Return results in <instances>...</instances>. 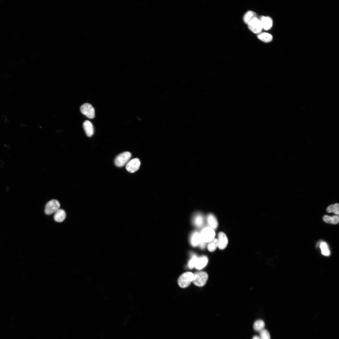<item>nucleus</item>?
Masks as SVG:
<instances>
[{
	"instance_id": "obj_22",
	"label": "nucleus",
	"mask_w": 339,
	"mask_h": 339,
	"mask_svg": "<svg viewBox=\"0 0 339 339\" xmlns=\"http://www.w3.org/2000/svg\"><path fill=\"white\" fill-rule=\"evenodd\" d=\"M322 254L325 256H329L330 252L328 246L326 243H322L320 245Z\"/></svg>"
},
{
	"instance_id": "obj_24",
	"label": "nucleus",
	"mask_w": 339,
	"mask_h": 339,
	"mask_svg": "<svg viewBox=\"0 0 339 339\" xmlns=\"http://www.w3.org/2000/svg\"><path fill=\"white\" fill-rule=\"evenodd\" d=\"M198 258L197 256L195 255H193L192 256L188 263V266L190 269H192L195 267Z\"/></svg>"
},
{
	"instance_id": "obj_26",
	"label": "nucleus",
	"mask_w": 339,
	"mask_h": 339,
	"mask_svg": "<svg viewBox=\"0 0 339 339\" xmlns=\"http://www.w3.org/2000/svg\"><path fill=\"white\" fill-rule=\"evenodd\" d=\"M206 243H205L202 240L200 243L199 245L201 249H204L206 246Z\"/></svg>"
},
{
	"instance_id": "obj_20",
	"label": "nucleus",
	"mask_w": 339,
	"mask_h": 339,
	"mask_svg": "<svg viewBox=\"0 0 339 339\" xmlns=\"http://www.w3.org/2000/svg\"><path fill=\"white\" fill-rule=\"evenodd\" d=\"M218 241L217 239H213L210 242H209L207 246L208 250L210 252H213L215 251L218 247Z\"/></svg>"
},
{
	"instance_id": "obj_5",
	"label": "nucleus",
	"mask_w": 339,
	"mask_h": 339,
	"mask_svg": "<svg viewBox=\"0 0 339 339\" xmlns=\"http://www.w3.org/2000/svg\"><path fill=\"white\" fill-rule=\"evenodd\" d=\"M131 156V153L129 152H125L119 154L115 159V165L119 167L123 166L128 163Z\"/></svg>"
},
{
	"instance_id": "obj_21",
	"label": "nucleus",
	"mask_w": 339,
	"mask_h": 339,
	"mask_svg": "<svg viewBox=\"0 0 339 339\" xmlns=\"http://www.w3.org/2000/svg\"><path fill=\"white\" fill-rule=\"evenodd\" d=\"M265 327V323L262 320H258L255 322L254 324V330L258 331H261L264 330Z\"/></svg>"
},
{
	"instance_id": "obj_23",
	"label": "nucleus",
	"mask_w": 339,
	"mask_h": 339,
	"mask_svg": "<svg viewBox=\"0 0 339 339\" xmlns=\"http://www.w3.org/2000/svg\"><path fill=\"white\" fill-rule=\"evenodd\" d=\"M328 213L333 212L337 215H339V205L338 204H336L329 206L326 209Z\"/></svg>"
},
{
	"instance_id": "obj_14",
	"label": "nucleus",
	"mask_w": 339,
	"mask_h": 339,
	"mask_svg": "<svg viewBox=\"0 0 339 339\" xmlns=\"http://www.w3.org/2000/svg\"><path fill=\"white\" fill-rule=\"evenodd\" d=\"M83 126L87 135L89 137L92 136L94 134V130L92 123L90 121L86 120L84 122Z\"/></svg>"
},
{
	"instance_id": "obj_12",
	"label": "nucleus",
	"mask_w": 339,
	"mask_h": 339,
	"mask_svg": "<svg viewBox=\"0 0 339 339\" xmlns=\"http://www.w3.org/2000/svg\"><path fill=\"white\" fill-rule=\"evenodd\" d=\"M208 262V258L206 256L201 257L198 258L195 267L197 269H202L206 266Z\"/></svg>"
},
{
	"instance_id": "obj_19",
	"label": "nucleus",
	"mask_w": 339,
	"mask_h": 339,
	"mask_svg": "<svg viewBox=\"0 0 339 339\" xmlns=\"http://www.w3.org/2000/svg\"><path fill=\"white\" fill-rule=\"evenodd\" d=\"M323 220L326 223L337 224L339 222V218L338 216H335L330 217L328 216H324L323 218Z\"/></svg>"
},
{
	"instance_id": "obj_16",
	"label": "nucleus",
	"mask_w": 339,
	"mask_h": 339,
	"mask_svg": "<svg viewBox=\"0 0 339 339\" xmlns=\"http://www.w3.org/2000/svg\"><path fill=\"white\" fill-rule=\"evenodd\" d=\"M207 221L210 228L213 230L216 229L218 227V221L214 215L212 214H209L207 217Z\"/></svg>"
},
{
	"instance_id": "obj_9",
	"label": "nucleus",
	"mask_w": 339,
	"mask_h": 339,
	"mask_svg": "<svg viewBox=\"0 0 339 339\" xmlns=\"http://www.w3.org/2000/svg\"><path fill=\"white\" fill-rule=\"evenodd\" d=\"M262 27L263 29L267 31L270 29L273 24L272 19L268 16H262L259 19Z\"/></svg>"
},
{
	"instance_id": "obj_27",
	"label": "nucleus",
	"mask_w": 339,
	"mask_h": 339,
	"mask_svg": "<svg viewBox=\"0 0 339 339\" xmlns=\"http://www.w3.org/2000/svg\"><path fill=\"white\" fill-rule=\"evenodd\" d=\"M253 339H261V338H260V337L258 336H256L254 337Z\"/></svg>"
},
{
	"instance_id": "obj_2",
	"label": "nucleus",
	"mask_w": 339,
	"mask_h": 339,
	"mask_svg": "<svg viewBox=\"0 0 339 339\" xmlns=\"http://www.w3.org/2000/svg\"><path fill=\"white\" fill-rule=\"evenodd\" d=\"M194 278V274L191 272H186L183 274L179 277L178 283L179 285L184 288L189 286L192 282Z\"/></svg>"
},
{
	"instance_id": "obj_6",
	"label": "nucleus",
	"mask_w": 339,
	"mask_h": 339,
	"mask_svg": "<svg viewBox=\"0 0 339 339\" xmlns=\"http://www.w3.org/2000/svg\"><path fill=\"white\" fill-rule=\"evenodd\" d=\"M247 24L249 29L255 34L260 33L263 29L261 21L257 17L251 21Z\"/></svg>"
},
{
	"instance_id": "obj_25",
	"label": "nucleus",
	"mask_w": 339,
	"mask_h": 339,
	"mask_svg": "<svg viewBox=\"0 0 339 339\" xmlns=\"http://www.w3.org/2000/svg\"><path fill=\"white\" fill-rule=\"evenodd\" d=\"M260 337L261 339H270V336L269 332L265 330L260 331Z\"/></svg>"
},
{
	"instance_id": "obj_18",
	"label": "nucleus",
	"mask_w": 339,
	"mask_h": 339,
	"mask_svg": "<svg viewBox=\"0 0 339 339\" xmlns=\"http://www.w3.org/2000/svg\"><path fill=\"white\" fill-rule=\"evenodd\" d=\"M257 17V14L253 11H249L245 14L243 17L244 22L248 24L251 21Z\"/></svg>"
},
{
	"instance_id": "obj_15",
	"label": "nucleus",
	"mask_w": 339,
	"mask_h": 339,
	"mask_svg": "<svg viewBox=\"0 0 339 339\" xmlns=\"http://www.w3.org/2000/svg\"><path fill=\"white\" fill-rule=\"evenodd\" d=\"M66 216L65 211L62 209H59L55 213L54 217L55 220L58 222H61L65 220Z\"/></svg>"
},
{
	"instance_id": "obj_7",
	"label": "nucleus",
	"mask_w": 339,
	"mask_h": 339,
	"mask_svg": "<svg viewBox=\"0 0 339 339\" xmlns=\"http://www.w3.org/2000/svg\"><path fill=\"white\" fill-rule=\"evenodd\" d=\"M81 111L83 114L87 117L91 119L95 117V110L93 106L90 104L86 103L81 107Z\"/></svg>"
},
{
	"instance_id": "obj_4",
	"label": "nucleus",
	"mask_w": 339,
	"mask_h": 339,
	"mask_svg": "<svg viewBox=\"0 0 339 339\" xmlns=\"http://www.w3.org/2000/svg\"><path fill=\"white\" fill-rule=\"evenodd\" d=\"M60 205L58 201L55 199L50 200L46 205L45 212L46 214L49 215L55 213L60 207Z\"/></svg>"
},
{
	"instance_id": "obj_10",
	"label": "nucleus",
	"mask_w": 339,
	"mask_h": 339,
	"mask_svg": "<svg viewBox=\"0 0 339 339\" xmlns=\"http://www.w3.org/2000/svg\"><path fill=\"white\" fill-rule=\"evenodd\" d=\"M218 247L220 250L224 249L228 244V238L227 235L223 232H220L218 235Z\"/></svg>"
},
{
	"instance_id": "obj_1",
	"label": "nucleus",
	"mask_w": 339,
	"mask_h": 339,
	"mask_svg": "<svg viewBox=\"0 0 339 339\" xmlns=\"http://www.w3.org/2000/svg\"><path fill=\"white\" fill-rule=\"evenodd\" d=\"M194 278L192 281L195 285L202 287L206 283L208 279V275L205 272L201 271L194 274Z\"/></svg>"
},
{
	"instance_id": "obj_17",
	"label": "nucleus",
	"mask_w": 339,
	"mask_h": 339,
	"mask_svg": "<svg viewBox=\"0 0 339 339\" xmlns=\"http://www.w3.org/2000/svg\"><path fill=\"white\" fill-rule=\"evenodd\" d=\"M258 37L260 40L266 43H270L273 40L272 35L266 32L260 33L258 35Z\"/></svg>"
},
{
	"instance_id": "obj_11",
	"label": "nucleus",
	"mask_w": 339,
	"mask_h": 339,
	"mask_svg": "<svg viewBox=\"0 0 339 339\" xmlns=\"http://www.w3.org/2000/svg\"><path fill=\"white\" fill-rule=\"evenodd\" d=\"M193 221L196 227L198 228H201L204 224V217L200 213H197L194 216Z\"/></svg>"
},
{
	"instance_id": "obj_8",
	"label": "nucleus",
	"mask_w": 339,
	"mask_h": 339,
	"mask_svg": "<svg viewBox=\"0 0 339 339\" xmlns=\"http://www.w3.org/2000/svg\"><path fill=\"white\" fill-rule=\"evenodd\" d=\"M141 164L140 160L139 159L135 158L127 163L126 168L128 171L133 173L139 170Z\"/></svg>"
},
{
	"instance_id": "obj_13",
	"label": "nucleus",
	"mask_w": 339,
	"mask_h": 339,
	"mask_svg": "<svg viewBox=\"0 0 339 339\" xmlns=\"http://www.w3.org/2000/svg\"><path fill=\"white\" fill-rule=\"evenodd\" d=\"M202 239L200 234L197 232H193L191 235L190 238V242L191 245L194 247L198 245Z\"/></svg>"
},
{
	"instance_id": "obj_3",
	"label": "nucleus",
	"mask_w": 339,
	"mask_h": 339,
	"mask_svg": "<svg viewBox=\"0 0 339 339\" xmlns=\"http://www.w3.org/2000/svg\"><path fill=\"white\" fill-rule=\"evenodd\" d=\"M201 239L205 243H209L214 239L215 232L214 230L210 227H206L204 228L200 234Z\"/></svg>"
}]
</instances>
